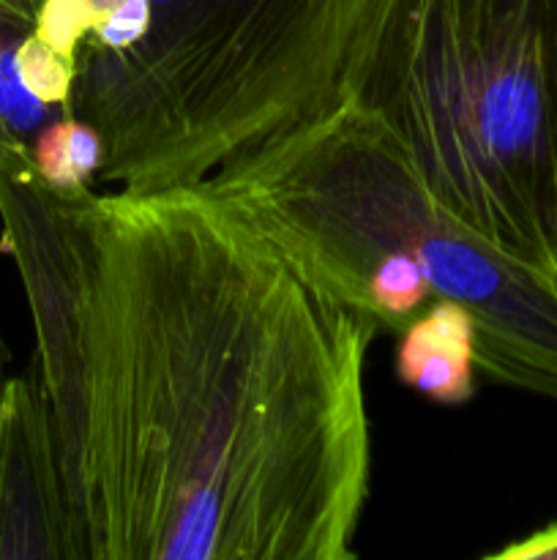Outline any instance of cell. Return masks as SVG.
Masks as SVG:
<instances>
[{"label":"cell","instance_id":"obj_1","mask_svg":"<svg viewBox=\"0 0 557 560\" xmlns=\"http://www.w3.org/2000/svg\"><path fill=\"white\" fill-rule=\"evenodd\" d=\"M0 224L85 560H347L377 326L205 186L63 189L0 142Z\"/></svg>","mask_w":557,"mask_h":560},{"label":"cell","instance_id":"obj_2","mask_svg":"<svg viewBox=\"0 0 557 560\" xmlns=\"http://www.w3.org/2000/svg\"><path fill=\"white\" fill-rule=\"evenodd\" d=\"M202 186L377 328L402 334L429 299L459 301L478 370L557 402V277L453 217L364 102Z\"/></svg>","mask_w":557,"mask_h":560},{"label":"cell","instance_id":"obj_3","mask_svg":"<svg viewBox=\"0 0 557 560\" xmlns=\"http://www.w3.org/2000/svg\"><path fill=\"white\" fill-rule=\"evenodd\" d=\"M142 3V42L69 98L104 140L96 178L123 191L202 186L358 102L413 0Z\"/></svg>","mask_w":557,"mask_h":560},{"label":"cell","instance_id":"obj_4","mask_svg":"<svg viewBox=\"0 0 557 560\" xmlns=\"http://www.w3.org/2000/svg\"><path fill=\"white\" fill-rule=\"evenodd\" d=\"M358 102L382 115L453 217L557 277V159L533 0H413Z\"/></svg>","mask_w":557,"mask_h":560},{"label":"cell","instance_id":"obj_5","mask_svg":"<svg viewBox=\"0 0 557 560\" xmlns=\"http://www.w3.org/2000/svg\"><path fill=\"white\" fill-rule=\"evenodd\" d=\"M0 560H85L36 370L0 402Z\"/></svg>","mask_w":557,"mask_h":560},{"label":"cell","instance_id":"obj_6","mask_svg":"<svg viewBox=\"0 0 557 560\" xmlns=\"http://www.w3.org/2000/svg\"><path fill=\"white\" fill-rule=\"evenodd\" d=\"M475 320L459 301L437 299L402 331L396 375L437 405H464L475 394Z\"/></svg>","mask_w":557,"mask_h":560},{"label":"cell","instance_id":"obj_7","mask_svg":"<svg viewBox=\"0 0 557 560\" xmlns=\"http://www.w3.org/2000/svg\"><path fill=\"white\" fill-rule=\"evenodd\" d=\"M38 0H0V142L33 145L58 109L38 102L20 77V47L36 25Z\"/></svg>","mask_w":557,"mask_h":560},{"label":"cell","instance_id":"obj_8","mask_svg":"<svg viewBox=\"0 0 557 560\" xmlns=\"http://www.w3.org/2000/svg\"><path fill=\"white\" fill-rule=\"evenodd\" d=\"M31 156L38 173L55 186H91L104 164V140L91 124L74 115H58L36 135Z\"/></svg>","mask_w":557,"mask_h":560},{"label":"cell","instance_id":"obj_9","mask_svg":"<svg viewBox=\"0 0 557 560\" xmlns=\"http://www.w3.org/2000/svg\"><path fill=\"white\" fill-rule=\"evenodd\" d=\"M533 3H535V20H538L541 47H544L552 140H555V159H557V0H533Z\"/></svg>","mask_w":557,"mask_h":560},{"label":"cell","instance_id":"obj_10","mask_svg":"<svg viewBox=\"0 0 557 560\" xmlns=\"http://www.w3.org/2000/svg\"><path fill=\"white\" fill-rule=\"evenodd\" d=\"M495 560H557V523L497 550Z\"/></svg>","mask_w":557,"mask_h":560},{"label":"cell","instance_id":"obj_11","mask_svg":"<svg viewBox=\"0 0 557 560\" xmlns=\"http://www.w3.org/2000/svg\"><path fill=\"white\" fill-rule=\"evenodd\" d=\"M9 364H11V350L9 345H5L3 331H0V402H3L5 383H9Z\"/></svg>","mask_w":557,"mask_h":560}]
</instances>
